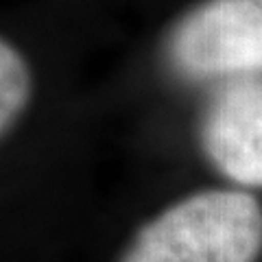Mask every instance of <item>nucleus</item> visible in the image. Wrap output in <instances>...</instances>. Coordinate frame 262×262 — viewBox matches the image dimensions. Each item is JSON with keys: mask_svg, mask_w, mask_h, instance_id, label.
<instances>
[{"mask_svg": "<svg viewBox=\"0 0 262 262\" xmlns=\"http://www.w3.org/2000/svg\"><path fill=\"white\" fill-rule=\"evenodd\" d=\"M31 98V70L18 48L0 37V138L22 116Z\"/></svg>", "mask_w": 262, "mask_h": 262, "instance_id": "obj_4", "label": "nucleus"}, {"mask_svg": "<svg viewBox=\"0 0 262 262\" xmlns=\"http://www.w3.org/2000/svg\"><path fill=\"white\" fill-rule=\"evenodd\" d=\"M203 149L225 177L262 188V83L225 88L203 118Z\"/></svg>", "mask_w": 262, "mask_h": 262, "instance_id": "obj_3", "label": "nucleus"}, {"mask_svg": "<svg viewBox=\"0 0 262 262\" xmlns=\"http://www.w3.org/2000/svg\"><path fill=\"white\" fill-rule=\"evenodd\" d=\"M262 208L247 192L210 190L146 223L120 262H256Z\"/></svg>", "mask_w": 262, "mask_h": 262, "instance_id": "obj_1", "label": "nucleus"}, {"mask_svg": "<svg viewBox=\"0 0 262 262\" xmlns=\"http://www.w3.org/2000/svg\"><path fill=\"white\" fill-rule=\"evenodd\" d=\"M170 59L188 77L262 72V0H210L177 24Z\"/></svg>", "mask_w": 262, "mask_h": 262, "instance_id": "obj_2", "label": "nucleus"}]
</instances>
